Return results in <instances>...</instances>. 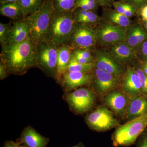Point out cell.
I'll use <instances>...</instances> for the list:
<instances>
[{"label":"cell","mask_w":147,"mask_h":147,"mask_svg":"<svg viewBox=\"0 0 147 147\" xmlns=\"http://www.w3.org/2000/svg\"><path fill=\"white\" fill-rule=\"evenodd\" d=\"M36 45L30 38L20 43L1 47L0 59L9 75H23L36 67Z\"/></svg>","instance_id":"1"},{"label":"cell","mask_w":147,"mask_h":147,"mask_svg":"<svg viewBox=\"0 0 147 147\" xmlns=\"http://www.w3.org/2000/svg\"><path fill=\"white\" fill-rule=\"evenodd\" d=\"M53 13L52 0H45L39 11L24 18L29 27L30 39L36 45L45 40Z\"/></svg>","instance_id":"2"},{"label":"cell","mask_w":147,"mask_h":147,"mask_svg":"<svg viewBox=\"0 0 147 147\" xmlns=\"http://www.w3.org/2000/svg\"><path fill=\"white\" fill-rule=\"evenodd\" d=\"M75 24L72 11L54 12L47 32L45 40L57 47L68 42Z\"/></svg>","instance_id":"3"},{"label":"cell","mask_w":147,"mask_h":147,"mask_svg":"<svg viewBox=\"0 0 147 147\" xmlns=\"http://www.w3.org/2000/svg\"><path fill=\"white\" fill-rule=\"evenodd\" d=\"M147 127V112L117 127L112 136L114 146H129L136 142Z\"/></svg>","instance_id":"4"},{"label":"cell","mask_w":147,"mask_h":147,"mask_svg":"<svg viewBox=\"0 0 147 147\" xmlns=\"http://www.w3.org/2000/svg\"><path fill=\"white\" fill-rule=\"evenodd\" d=\"M57 48L52 42L44 40L36 45V67L46 76L56 79Z\"/></svg>","instance_id":"5"},{"label":"cell","mask_w":147,"mask_h":147,"mask_svg":"<svg viewBox=\"0 0 147 147\" xmlns=\"http://www.w3.org/2000/svg\"><path fill=\"white\" fill-rule=\"evenodd\" d=\"M96 26L75 23L71 36L66 45L73 50H95L97 45Z\"/></svg>","instance_id":"6"},{"label":"cell","mask_w":147,"mask_h":147,"mask_svg":"<svg viewBox=\"0 0 147 147\" xmlns=\"http://www.w3.org/2000/svg\"><path fill=\"white\" fill-rule=\"evenodd\" d=\"M97 45L105 47L125 40L126 28L115 25L103 19L96 27Z\"/></svg>","instance_id":"7"},{"label":"cell","mask_w":147,"mask_h":147,"mask_svg":"<svg viewBox=\"0 0 147 147\" xmlns=\"http://www.w3.org/2000/svg\"><path fill=\"white\" fill-rule=\"evenodd\" d=\"M65 99L71 110L82 114L91 110L94 105L96 97L92 90L82 87L67 94Z\"/></svg>","instance_id":"8"},{"label":"cell","mask_w":147,"mask_h":147,"mask_svg":"<svg viewBox=\"0 0 147 147\" xmlns=\"http://www.w3.org/2000/svg\"><path fill=\"white\" fill-rule=\"evenodd\" d=\"M92 53L94 60V68L119 76L123 75L126 71L125 65L117 60L108 50L95 49Z\"/></svg>","instance_id":"9"},{"label":"cell","mask_w":147,"mask_h":147,"mask_svg":"<svg viewBox=\"0 0 147 147\" xmlns=\"http://www.w3.org/2000/svg\"><path fill=\"white\" fill-rule=\"evenodd\" d=\"M86 121L90 128L98 131H107L119 124L113 113L104 107H99L90 113Z\"/></svg>","instance_id":"10"},{"label":"cell","mask_w":147,"mask_h":147,"mask_svg":"<svg viewBox=\"0 0 147 147\" xmlns=\"http://www.w3.org/2000/svg\"><path fill=\"white\" fill-rule=\"evenodd\" d=\"M93 75L91 73L66 71L59 80L62 86L66 91L76 90L88 86L92 82Z\"/></svg>","instance_id":"11"},{"label":"cell","mask_w":147,"mask_h":147,"mask_svg":"<svg viewBox=\"0 0 147 147\" xmlns=\"http://www.w3.org/2000/svg\"><path fill=\"white\" fill-rule=\"evenodd\" d=\"M92 82L98 91L102 94L111 91L118 85L120 76L94 68Z\"/></svg>","instance_id":"12"},{"label":"cell","mask_w":147,"mask_h":147,"mask_svg":"<svg viewBox=\"0 0 147 147\" xmlns=\"http://www.w3.org/2000/svg\"><path fill=\"white\" fill-rule=\"evenodd\" d=\"M122 88L130 97L143 94L141 80L134 67H128L123 74Z\"/></svg>","instance_id":"13"},{"label":"cell","mask_w":147,"mask_h":147,"mask_svg":"<svg viewBox=\"0 0 147 147\" xmlns=\"http://www.w3.org/2000/svg\"><path fill=\"white\" fill-rule=\"evenodd\" d=\"M108 49L117 60L124 65L134 62L138 59L136 51L125 41L108 47Z\"/></svg>","instance_id":"14"},{"label":"cell","mask_w":147,"mask_h":147,"mask_svg":"<svg viewBox=\"0 0 147 147\" xmlns=\"http://www.w3.org/2000/svg\"><path fill=\"white\" fill-rule=\"evenodd\" d=\"M104 100L106 104L119 115L126 112L129 102L125 94L118 91L108 93Z\"/></svg>","instance_id":"15"},{"label":"cell","mask_w":147,"mask_h":147,"mask_svg":"<svg viewBox=\"0 0 147 147\" xmlns=\"http://www.w3.org/2000/svg\"><path fill=\"white\" fill-rule=\"evenodd\" d=\"M20 141L27 147H46L48 138L43 137L32 127L28 125L21 133Z\"/></svg>","instance_id":"16"},{"label":"cell","mask_w":147,"mask_h":147,"mask_svg":"<svg viewBox=\"0 0 147 147\" xmlns=\"http://www.w3.org/2000/svg\"><path fill=\"white\" fill-rule=\"evenodd\" d=\"M30 38L28 26L24 19L14 21L9 32L8 44H16L26 40Z\"/></svg>","instance_id":"17"},{"label":"cell","mask_w":147,"mask_h":147,"mask_svg":"<svg viewBox=\"0 0 147 147\" xmlns=\"http://www.w3.org/2000/svg\"><path fill=\"white\" fill-rule=\"evenodd\" d=\"M130 98L126 111L127 119H132L147 112V96L142 94Z\"/></svg>","instance_id":"18"},{"label":"cell","mask_w":147,"mask_h":147,"mask_svg":"<svg viewBox=\"0 0 147 147\" xmlns=\"http://www.w3.org/2000/svg\"><path fill=\"white\" fill-rule=\"evenodd\" d=\"M73 50L72 48L66 45L58 47L56 79L58 82L67 70Z\"/></svg>","instance_id":"19"},{"label":"cell","mask_w":147,"mask_h":147,"mask_svg":"<svg viewBox=\"0 0 147 147\" xmlns=\"http://www.w3.org/2000/svg\"><path fill=\"white\" fill-rule=\"evenodd\" d=\"M72 11L74 20L76 24L96 26L102 19L92 11L77 8Z\"/></svg>","instance_id":"20"},{"label":"cell","mask_w":147,"mask_h":147,"mask_svg":"<svg viewBox=\"0 0 147 147\" xmlns=\"http://www.w3.org/2000/svg\"><path fill=\"white\" fill-rule=\"evenodd\" d=\"M0 14L15 21L24 19L23 11L18 2L1 3Z\"/></svg>","instance_id":"21"},{"label":"cell","mask_w":147,"mask_h":147,"mask_svg":"<svg viewBox=\"0 0 147 147\" xmlns=\"http://www.w3.org/2000/svg\"><path fill=\"white\" fill-rule=\"evenodd\" d=\"M102 18L107 22L123 28H127L132 24L130 18L117 12L115 9L105 8Z\"/></svg>","instance_id":"22"},{"label":"cell","mask_w":147,"mask_h":147,"mask_svg":"<svg viewBox=\"0 0 147 147\" xmlns=\"http://www.w3.org/2000/svg\"><path fill=\"white\" fill-rule=\"evenodd\" d=\"M45 0H19L24 18L40 10Z\"/></svg>","instance_id":"23"},{"label":"cell","mask_w":147,"mask_h":147,"mask_svg":"<svg viewBox=\"0 0 147 147\" xmlns=\"http://www.w3.org/2000/svg\"><path fill=\"white\" fill-rule=\"evenodd\" d=\"M94 69V63L82 64L75 59L71 55V60L69 64L67 71H79L84 73H91Z\"/></svg>","instance_id":"24"},{"label":"cell","mask_w":147,"mask_h":147,"mask_svg":"<svg viewBox=\"0 0 147 147\" xmlns=\"http://www.w3.org/2000/svg\"><path fill=\"white\" fill-rule=\"evenodd\" d=\"M77 0H52L54 12L72 11Z\"/></svg>","instance_id":"25"},{"label":"cell","mask_w":147,"mask_h":147,"mask_svg":"<svg viewBox=\"0 0 147 147\" xmlns=\"http://www.w3.org/2000/svg\"><path fill=\"white\" fill-rule=\"evenodd\" d=\"M125 42L131 48L136 51L139 48L137 38L136 24H131L126 28Z\"/></svg>","instance_id":"26"},{"label":"cell","mask_w":147,"mask_h":147,"mask_svg":"<svg viewBox=\"0 0 147 147\" xmlns=\"http://www.w3.org/2000/svg\"><path fill=\"white\" fill-rule=\"evenodd\" d=\"M12 23H0V43L1 47L8 45V38Z\"/></svg>","instance_id":"27"},{"label":"cell","mask_w":147,"mask_h":147,"mask_svg":"<svg viewBox=\"0 0 147 147\" xmlns=\"http://www.w3.org/2000/svg\"><path fill=\"white\" fill-rule=\"evenodd\" d=\"M134 67L141 80L143 94L147 96V75L143 71L141 64L135 66Z\"/></svg>","instance_id":"28"},{"label":"cell","mask_w":147,"mask_h":147,"mask_svg":"<svg viewBox=\"0 0 147 147\" xmlns=\"http://www.w3.org/2000/svg\"><path fill=\"white\" fill-rule=\"evenodd\" d=\"M137 57L142 61H147V39L141 44L137 51Z\"/></svg>","instance_id":"29"},{"label":"cell","mask_w":147,"mask_h":147,"mask_svg":"<svg viewBox=\"0 0 147 147\" xmlns=\"http://www.w3.org/2000/svg\"><path fill=\"white\" fill-rule=\"evenodd\" d=\"M136 30L139 48L141 44L147 39V33L142 26L139 24H136Z\"/></svg>","instance_id":"30"},{"label":"cell","mask_w":147,"mask_h":147,"mask_svg":"<svg viewBox=\"0 0 147 147\" xmlns=\"http://www.w3.org/2000/svg\"><path fill=\"white\" fill-rule=\"evenodd\" d=\"M121 1L130 5L137 10L147 4V0H121Z\"/></svg>","instance_id":"31"},{"label":"cell","mask_w":147,"mask_h":147,"mask_svg":"<svg viewBox=\"0 0 147 147\" xmlns=\"http://www.w3.org/2000/svg\"><path fill=\"white\" fill-rule=\"evenodd\" d=\"M73 53L74 54L82 56L83 57L92 61L94 62V60L91 50L88 49H75L73 50Z\"/></svg>","instance_id":"32"},{"label":"cell","mask_w":147,"mask_h":147,"mask_svg":"<svg viewBox=\"0 0 147 147\" xmlns=\"http://www.w3.org/2000/svg\"><path fill=\"white\" fill-rule=\"evenodd\" d=\"M113 5L114 9L117 12L124 15L127 6L126 3L122 2L121 1H115L113 3Z\"/></svg>","instance_id":"33"},{"label":"cell","mask_w":147,"mask_h":147,"mask_svg":"<svg viewBox=\"0 0 147 147\" xmlns=\"http://www.w3.org/2000/svg\"><path fill=\"white\" fill-rule=\"evenodd\" d=\"M82 2L88 6L92 11H95L97 9L98 7L99 6L96 0H80Z\"/></svg>","instance_id":"34"},{"label":"cell","mask_w":147,"mask_h":147,"mask_svg":"<svg viewBox=\"0 0 147 147\" xmlns=\"http://www.w3.org/2000/svg\"><path fill=\"white\" fill-rule=\"evenodd\" d=\"M137 9L132 6L127 4L126 9L124 15L129 18H131L135 15L137 12Z\"/></svg>","instance_id":"35"},{"label":"cell","mask_w":147,"mask_h":147,"mask_svg":"<svg viewBox=\"0 0 147 147\" xmlns=\"http://www.w3.org/2000/svg\"><path fill=\"white\" fill-rule=\"evenodd\" d=\"M9 75L5 66L1 62H0V80H3Z\"/></svg>","instance_id":"36"},{"label":"cell","mask_w":147,"mask_h":147,"mask_svg":"<svg viewBox=\"0 0 147 147\" xmlns=\"http://www.w3.org/2000/svg\"><path fill=\"white\" fill-rule=\"evenodd\" d=\"M72 56H73L75 58V59H76L77 61L80 63L82 64L94 63V62L93 61H92L88 59L83 57L80 56V55L74 54V53H73V52H72Z\"/></svg>","instance_id":"37"},{"label":"cell","mask_w":147,"mask_h":147,"mask_svg":"<svg viewBox=\"0 0 147 147\" xmlns=\"http://www.w3.org/2000/svg\"><path fill=\"white\" fill-rule=\"evenodd\" d=\"M99 6L104 7H110L113 5L115 0H96Z\"/></svg>","instance_id":"38"},{"label":"cell","mask_w":147,"mask_h":147,"mask_svg":"<svg viewBox=\"0 0 147 147\" xmlns=\"http://www.w3.org/2000/svg\"><path fill=\"white\" fill-rule=\"evenodd\" d=\"M137 147H147V130L142 135Z\"/></svg>","instance_id":"39"},{"label":"cell","mask_w":147,"mask_h":147,"mask_svg":"<svg viewBox=\"0 0 147 147\" xmlns=\"http://www.w3.org/2000/svg\"><path fill=\"white\" fill-rule=\"evenodd\" d=\"M140 13L143 21H147V4L140 9Z\"/></svg>","instance_id":"40"},{"label":"cell","mask_w":147,"mask_h":147,"mask_svg":"<svg viewBox=\"0 0 147 147\" xmlns=\"http://www.w3.org/2000/svg\"><path fill=\"white\" fill-rule=\"evenodd\" d=\"M19 144L13 141H7L5 143L4 147H19Z\"/></svg>","instance_id":"41"},{"label":"cell","mask_w":147,"mask_h":147,"mask_svg":"<svg viewBox=\"0 0 147 147\" xmlns=\"http://www.w3.org/2000/svg\"><path fill=\"white\" fill-rule=\"evenodd\" d=\"M19 0H0V3L15 2H18Z\"/></svg>","instance_id":"42"},{"label":"cell","mask_w":147,"mask_h":147,"mask_svg":"<svg viewBox=\"0 0 147 147\" xmlns=\"http://www.w3.org/2000/svg\"><path fill=\"white\" fill-rule=\"evenodd\" d=\"M71 147H84V145L82 143H79L77 145Z\"/></svg>","instance_id":"43"},{"label":"cell","mask_w":147,"mask_h":147,"mask_svg":"<svg viewBox=\"0 0 147 147\" xmlns=\"http://www.w3.org/2000/svg\"><path fill=\"white\" fill-rule=\"evenodd\" d=\"M144 26L145 31L147 32V21H144Z\"/></svg>","instance_id":"44"},{"label":"cell","mask_w":147,"mask_h":147,"mask_svg":"<svg viewBox=\"0 0 147 147\" xmlns=\"http://www.w3.org/2000/svg\"><path fill=\"white\" fill-rule=\"evenodd\" d=\"M19 147H27L26 146H21V145H19Z\"/></svg>","instance_id":"45"},{"label":"cell","mask_w":147,"mask_h":147,"mask_svg":"<svg viewBox=\"0 0 147 147\" xmlns=\"http://www.w3.org/2000/svg\"><path fill=\"white\" fill-rule=\"evenodd\" d=\"M146 63H147V61H146Z\"/></svg>","instance_id":"46"}]
</instances>
